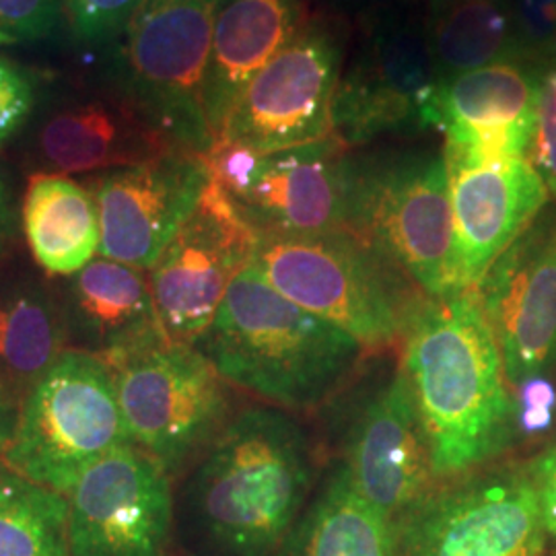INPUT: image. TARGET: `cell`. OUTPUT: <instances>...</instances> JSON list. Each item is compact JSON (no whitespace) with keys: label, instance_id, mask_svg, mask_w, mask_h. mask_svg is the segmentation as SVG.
I'll use <instances>...</instances> for the list:
<instances>
[{"label":"cell","instance_id":"obj_1","mask_svg":"<svg viewBox=\"0 0 556 556\" xmlns=\"http://www.w3.org/2000/svg\"><path fill=\"white\" fill-rule=\"evenodd\" d=\"M318 452L291 410L239 408L174 480L178 556H277L314 497Z\"/></svg>","mask_w":556,"mask_h":556},{"label":"cell","instance_id":"obj_2","mask_svg":"<svg viewBox=\"0 0 556 556\" xmlns=\"http://www.w3.org/2000/svg\"><path fill=\"white\" fill-rule=\"evenodd\" d=\"M400 367L439 482L489 466L507 450L516 400L477 289L415 301Z\"/></svg>","mask_w":556,"mask_h":556},{"label":"cell","instance_id":"obj_3","mask_svg":"<svg viewBox=\"0 0 556 556\" xmlns=\"http://www.w3.org/2000/svg\"><path fill=\"white\" fill-rule=\"evenodd\" d=\"M236 390L282 410H314L353 376L365 349L243 268L192 342Z\"/></svg>","mask_w":556,"mask_h":556},{"label":"cell","instance_id":"obj_4","mask_svg":"<svg viewBox=\"0 0 556 556\" xmlns=\"http://www.w3.org/2000/svg\"><path fill=\"white\" fill-rule=\"evenodd\" d=\"M344 227L422 298L447 293L454 208L443 153L351 155Z\"/></svg>","mask_w":556,"mask_h":556},{"label":"cell","instance_id":"obj_5","mask_svg":"<svg viewBox=\"0 0 556 556\" xmlns=\"http://www.w3.org/2000/svg\"><path fill=\"white\" fill-rule=\"evenodd\" d=\"M220 0H142L101 48L100 73L179 149L206 155L204 79Z\"/></svg>","mask_w":556,"mask_h":556},{"label":"cell","instance_id":"obj_6","mask_svg":"<svg viewBox=\"0 0 556 556\" xmlns=\"http://www.w3.org/2000/svg\"><path fill=\"white\" fill-rule=\"evenodd\" d=\"M280 295L334 324L365 351L402 340L413 287L349 231L319 236L258 233L252 262Z\"/></svg>","mask_w":556,"mask_h":556},{"label":"cell","instance_id":"obj_7","mask_svg":"<svg viewBox=\"0 0 556 556\" xmlns=\"http://www.w3.org/2000/svg\"><path fill=\"white\" fill-rule=\"evenodd\" d=\"M124 443L130 439L112 369L100 358L66 351L21 400L20 425L0 462L68 495Z\"/></svg>","mask_w":556,"mask_h":556},{"label":"cell","instance_id":"obj_8","mask_svg":"<svg viewBox=\"0 0 556 556\" xmlns=\"http://www.w3.org/2000/svg\"><path fill=\"white\" fill-rule=\"evenodd\" d=\"M548 542L530 468L493 462L394 519L390 556H544Z\"/></svg>","mask_w":556,"mask_h":556},{"label":"cell","instance_id":"obj_9","mask_svg":"<svg viewBox=\"0 0 556 556\" xmlns=\"http://www.w3.org/2000/svg\"><path fill=\"white\" fill-rule=\"evenodd\" d=\"M130 443L172 480L181 477L238 415L236 388L194 344L165 342L114 371Z\"/></svg>","mask_w":556,"mask_h":556},{"label":"cell","instance_id":"obj_10","mask_svg":"<svg viewBox=\"0 0 556 556\" xmlns=\"http://www.w3.org/2000/svg\"><path fill=\"white\" fill-rule=\"evenodd\" d=\"M13 149L25 178L96 176L184 151L101 73L46 83Z\"/></svg>","mask_w":556,"mask_h":556},{"label":"cell","instance_id":"obj_11","mask_svg":"<svg viewBox=\"0 0 556 556\" xmlns=\"http://www.w3.org/2000/svg\"><path fill=\"white\" fill-rule=\"evenodd\" d=\"M438 87L418 2L369 11L338 83L334 135L358 147L386 135L429 130Z\"/></svg>","mask_w":556,"mask_h":556},{"label":"cell","instance_id":"obj_12","mask_svg":"<svg viewBox=\"0 0 556 556\" xmlns=\"http://www.w3.org/2000/svg\"><path fill=\"white\" fill-rule=\"evenodd\" d=\"M344 46L340 23L309 17L248 85L217 140L273 155L334 135Z\"/></svg>","mask_w":556,"mask_h":556},{"label":"cell","instance_id":"obj_13","mask_svg":"<svg viewBox=\"0 0 556 556\" xmlns=\"http://www.w3.org/2000/svg\"><path fill=\"white\" fill-rule=\"evenodd\" d=\"M256 248L258 231L211 178L199 206L147 270L169 342L192 344L206 330Z\"/></svg>","mask_w":556,"mask_h":556},{"label":"cell","instance_id":"obj_14","mask_svg":"<svg viewBox=\"0 0 556 556\" xmlns=\"http://www.w3.org/2000/svg\"><path fill=\"white\" fill-rule=\"evenodd\" d=\"M66 497L71 556H178L174 480L135 443L103 457Z\"/></svg>","mask_w":556,"mask_h":556},{"label":"cell","instance_id":"obj_15","mask_svg":"<svg viewBox=\"0 0 556 556\" xmlns=\"http://www.w3.org/2000/svg\"><path fill=\"white\" fill-rule=\"evenodd\" d=\"M374 381L355 404L340 466L358 495L392 523L439 480L400 361Z\"/></svg>","mask_w":556,"mask_h":556},{"label":"cell","instance_id":"obj_16","mask_svg":"<svg viewBox=\"0 0 556 556\" xmlns=\"http://www.w3.org/2000/svg\"><path fill=\"white\" fill-rule=\"evenodd\" d=\"M509 386L556 367V202L498 256L477 287Z\"/></svg>","mask_w":556,"mask_h":556},{"label":"cell","instance_id":"obj_17","mask_svg":"<svg viewBox=\"0 0 556 556\" xmlns=\"http://www.w3.org/2000/svg\"><path fill=\"white\" fill-rule=\"evenodd\" d=\"M85 184L100 206V256L149 270L199 206L211 169L204 155L174 151Z\"/></svg>","mask_w":556,"mask_h":556},{"label":"cell","instance_id":"obj_18","mask_svg":"<svg viewBox=\"0 0 556 556\" xmlns=\"http://www.w3.org/2000/svg\"><path fill=\"white\" fill-rule=\"evenodd\" d=\"M544 75L534 60H505L439 83L433 128L445 167L528 160Z\"/></svg>","mask_w":556,"mask_h":556},{"label":"cell","instance_id":"obj_19","mask_svg":"<svg viewBox=\"0 0 556 556\" xmlns=\"http://www.w3.org/2000/svg\"><path fill=\"white\" fill-rule=\"evenodd\" d=\"M454 208V254L447 293L478 282L538 215L548 190L528 160L447 167Z\"/></svg>","mask_w":556,"mask_h":556},{"label":"cell","instance_id":"obj_20","mask_svg":"<svg viewBox=\"0 0 556 556\" xmlns=\"http://www.w3.org/2000/svg\"><path fill=\"white\" fill-rule=\"evenodd\" d=\"M351 155V147L337 135L260 155L248 186L231 199L258 233L346 231Z\"/></svg>","mask_w":556,"mask_h":556},{"label":"cell","instance_id":"obj_21","mask_svg":"<svg viewBox=\"0 0 556 556\" xmlns=\"http://www.w3.org/2000/svg\"><path fill=\"white\" fill-rule=\"evenodd\" d=\"M54 285L68 351L100 358L114 371L169 342L147 270L98 256Z\"/></svg>","mask_w":556,"mask_h":556},{"label":"cell","instance_id":"obj_22","mask_svg":"<svg viewBox=\"0 0 556 556\" xmlns=\"http://www.w3.org/2000/svg\"><path fill=\"white\" fill-rule=\"evenodd\" d=\"M309 17L303 0H220L204 79V114L213 140L219 139L248 85Z\"/></svg>","mask_w":556,"mask_h":556},{"label":"cell","instance_id":"obj_23","mask_svg":"<svg viewBox=\"0 0 556 556\" xmlns=\"http://www.w3.org/2000/svg\"><path fill=\"white\" fill-rule=\"evenodd\" d=\"M68 351L54 278L20 254L0 264V379L23 400Z\"/></svg>","mask_w":556,"mask_h":556},{"label":"cell","instance_id":"obj_24","mask_svg":"<svg viewBox=\"0 0 556 556\" xmlns=\"http://www.w3.org/2000/svg\"><path fill=\"white\" fill-rule=\"evenodd\" d=\"M21 231L29 256L48 277L75 275L100 254L98 200L79 179L27 178L21 200Z\"/></svg>","mask_w":556,"mask_h":556},{"label":"cell","instance_id":"obj_25","mask_svg":"<svg viewBox=\"0 0 556 556\" xmlns=\"http://www.w3.org/2000/svg\"><path fill=\"white\" fill-rule=\"evenodd\" d=\"M425 27L439 83L495 62L532 60L511 0H427Z\"/></svg>","mask_w":556,"mask_h":556},{"label":"cell","instance_id":"obj_26","mask_svg":"<svg viewBox=\"0 0 556 556\" xmlns=\"http://www.w3.org/2000/svg\"><path fill=\"white\" fill-rule=\"evenodd\" d=\"M392 523L358 495L337 466L277 556H390Z\"/></svg>","mask_w":556,"mask_h":556},{"label":"cell","instance_id":"obj_27","mask_svg":"<svg viewBox=\"0 0 556 556\" xmlns=\"http://www.w3.org/2000/svg\"><path fill=\"white\" fill-rule=\"evenodd\" d=\"M0 556H71L68 497L0 462Z\"/></svg>","mask_w":556,"mask_h":556},{"label":"cell","instance_id":"obj_28","mask_svg":"<svg viewBox=\"0 0 556 556\" xmlns=\"http://www.w3.org/2000/svg\"><path fill=\"white\" fill-rule=\"evenodd\" d=\"M46 80L0 56V153L15 144L38 110Z\"/></svg>","mask_w":556,"mask_h":556},{"label":"cell","instance_id":"obj_29","mask_svg":"<svg viewBox=\"0 0 556 556\" xmlns=\"http://www.w3.org/2000/svg\"><path fill=\"white\" fill-rule=\"evenodd\" d=\"M64 20L73 38L93 48H105L135 15L142 0H62Z\"/></svg>","mask_w":556,"mask_h":556},{"label":"cell","instance_id":"obj_30","mask_svg":"<svg viewBox=\"0 0 556 556\" xmlns=\"http://www.w3.org/2000/svg\"><path fill=\"white\" fill-rule=\"evenodd\" d=\"M528 161L556 202V66L546 68L540 79L536 132Z\"/></svg>","mask_w":556,"mask_h":556},{"label":"cell","instance_id":"obj_31","mask_svg":"<svg viewBox=\"0 0 556 556\" xmlns=\"http://www.w3.org/2000/svg\"><path fill=\"white\" fill-rule=\"evenodd\" d=\"M64 15L62 0H0V31L17 41L50 38Z\"/></svg>","mask_w":556,"mask_h":556},{"label":"cell","instance_id":"obj_32","mask_svg":"<svg viewBox=\"0 0 556 556\" xmlns=\"http://www.w3.org/2000/svg\"><path fill=\"white\" fill-rule=\"evenodd\" d=\"M20 181L13 169L0 160V264L17 254L23 231H21Z\"/></svg>","mask_w":556,"mask_h":556},{"label":"cell","instance_id":"obj_33","mask_svg":"<svg viewBox=\"0 0 556 556\" xmlns=\"http://www.w3.org/2000/svg\"><path fill=\"white\" fill-rule=\"evenodd\" d=\"M528 468L536 484L546 536L556 544V443L544 450Z\"/></svg>","mask_w":556,"mask_h":556},{"label":"cell","instance_id":"obj_34","mask_svg":"<svg viewBox=\"0 0 556 556\" xmlns=\"http://www.w3.org/2000/svg\"><path fill=\"white\" fill-rule=\"evenodd\" d=\"M20 415L21 397L0 379V456L15 438Z\"/></svg>","mask_w":556,"mask_h":556},{"label":"cell","instance_id":"obj_35","mask_svg":"<svg viewBox=\"0 0 556 556\" xmlns=\"http://www.w3.org/2000/svg\"><path fill=\"white\" fill-rule=\"evenodd\" d=\"M346 2H355V4H365V13L383 9V7H394V4H406V2H420V0H346Z\"/></svg>","mask_w":556,"mask_h":556},{"label":"cell","instance_id":"obj_36","mask_svg":"<svg viewBox=\"0 0 556 556\" xmlns=\"http://www.w3.org/2000/svg\"><path fill=\"white\" fill-rule=\"evenodd\" d=\"M11 43H17L15 38H11V36H7V34H2L0 31V46H11Z\"/></svg>","mask_w":556,"mask_h":556}]
</instances>
